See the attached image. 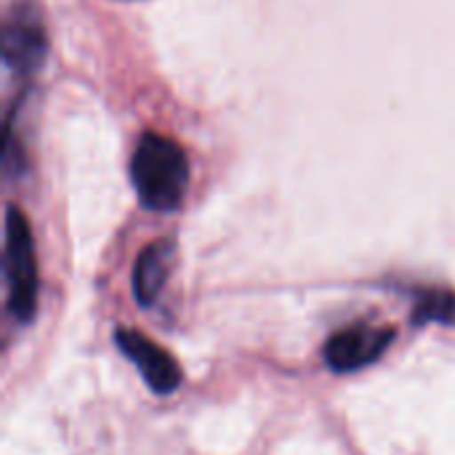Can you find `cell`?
I'll return each mask as SVG.
<instances>
[{"label":"cell","instance_id":"cell-1","mask_svg":"<svg viewBox=\"0 0 455 455\" xmlns=\"http://www.w3.org/2000/svg\"><path fill=\"white\" fill-rule=\"evenodd\" d=\"M131 179L139 200L149 211H176L189 184V163L184 149L160 133H144L133 157Z\"/></svg>","mask_w":455,"mask_h":455},{"label":"cell","instance_id":"cell-2","mask_svg":"<svg viewBox=\"0 0 455 455\" xmlns=\"http://www.w3.org/2000/svg\"><path fill=\"white\" fill-rule=\"evenodd\" d=\"M3 275L8 315L19 323H29L37 309V261L29 221L16 205H8L5 211Z\"/></svg>","mask_w":455,"mask_h":455},{"label":"cell","instance_id":"cell-3","mask_svg":"<svg viewBox=\"0 0 455 455\" xmlns=\"http://www.w3.org/2000/svg\"><path fill=\"white\" fill-rule=\"evenodd\" d=\"M0 51H3V61L13 72H35L45 61V53H48L45 29H43L40 16L29 5L19 3L8 13L3 24Z\"/></svg>","mask_w":455,"mask_h":455},{"label":"cell","instance_id":"cell-4","mask_svg":"<svg viewBox=\"0 0 455 455\" xmlns=\"http://www.w3.org/2000/svg\"><path fill=\"white\" fill-rule=\"evenodd\" d=\"M115 341L120 352L141 371L144 381L155 395H173L181 387V365L173 355H168L163 347H157L152 339L141 336L139 331L120 328L115 333Z\"/></svg>","mask_w":455,"mask_h":455},{"label":"cell","instance_id":"cell-5","mask_svg":"<svg viewBox=\"0 0 455 455\" xmlns=\"http://www.w3.org/2000/svg\"><path fill=\"white\" fill-rule=\"evenodd\" d=\"M395 341L392 328H368V325H352L339 331L325 344V363L336 373H352L371 363H376L389 344Z\"/></svg>","mask_w":455,"mask_h":455},{"label":"cell","instance_id":"cell-6","mask_svg":"<svg viewBox=\"0 0 455 455\" xmlns=\"http://www.w3.org/2000/svg\"><path fill=\"white\" fill-rule=\"evenodd\" d=\"M173 245L168 240H157L141 251L133 267V296L141 307H152L168 280Z\"/></svg>","mask_w":455,"mask_h":455},{"label":"cell","instance_id":"cell-7","mask_svg":"<svg viewBox=\"0 0 455 455\" xmlns=\"http://www.w3.org/2000/svg\"><path fill=\"white\" fill-rule=\"evenodd\" d=\"M413 323H455V293L451 291H427L413 307Z\"/></svg>","mask_w":455,"mask_h":455}]
</instances>
